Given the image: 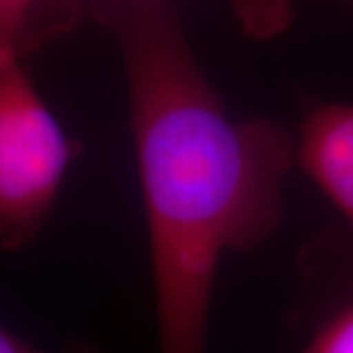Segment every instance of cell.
I'll return each instance as SVG.
<instances>
[{
	"label": "cell",
	"instance_id": "obj_1",
	"mask_svg": "<svg viewBox=\"0 0 353 353\" xmlns=\"http://www.w3.org/2000/svg\"><path fill=\"white\" fill-rule=\"evenodd\" d=\"M88 10L126 73L159 353H206L218 265L281 226L296 136L228 110L169 0H97Z\"/></svg>",
	"mask_w": 353,
	"mask_h": 353
},
{
	"label": "cell",
	"instance_id": "obj_2",
	"mask_svg": "<svg viewBox=\"0 0 353 353\" xmlns=\"http://www.w3.org/2000/svg\"><path fill=\"white\" fill-rule=\"evenodd\" d=\"M83 145L39 94L24 59L0 53V241L20 250L50 220Z\"/></svg>",
	"mask_w": 353,
	"mask_h": 353
},
{
	"label": "cell",
	"instance_id": "obj_3",
	"mask_svg": "<svg viewBox=\"0 0 353 353\" xmlns=\"http://www.w3.org/2000/svg\"><path fill=\"white\" fill-rule=\"evenodd\" d=\"M296 163L353 228V104L320 102L296 134Z\"/></svg>",
	"mask_w": 353,
	"mask_h": 353
},
{
	"label": "cell",
	"instance_id": "obj_4",
	"mask_svg": "<svg viewBox=\"0 0 353 353\" xmlns=\"http://www.w3.org/2000/svg\"><path fill=\"white\" fill-rule=\"evenodd\" d=\"M81 12L69 0H0V53L24 59L39 43L71 30Z\"/></svg>",
	"mask_w": 353,
	"mask_h": 353
},
{
	"label": "cell",
	"instance_id": "obj_5",
	"mask_svg": "<svg viewBox=\"0 0 353 353\" xmlns=\"http://www.w3.org/2000/svg\"><path fill=\"white\" fill-rule=\"evenodd\" d=\"M301 353H353V294L324 310L312 324Z\"/></svg>",
	"mask_w": 353,
	"mask_h": 353
},
{
	"label": "cell",
	"instance_id": "obj_6",
	"mask_svg": "<svg viewBox=\"0 0 353 353\" xmlns=\"http://www.w3.org/2000/svg\"><path fill=\"white\" fill-rule=\"evenodd\" d=\"M353 8V0H340ZM299 0H232L234 12L248 36L267 39L283 34L294 20Z\"/></svg>",
	"mask_w": 353,
	"mask_h": 353
},
{
	"label": "cell",
	"instance_id": "obj_7",
	"mask_svg": "<svg viewBox=\"0 0 353 353\" xmlns=\"http://www.w3.org/2000/svg\"><path fill=\"white\" fill-rule=\"evenodd\" d=\"M0 353H48L43 352L41 347L34 345L32 341L16 334L12 328H6L2 326L0 330ZM63 353H101L99 347L94 345H88V343H77L73 347L65 350Z\"/></svg>",
	"mask_w": 353,
	"mask_h": 353
},
{
	"label": "cell",
	"instance_id": "obj_8",
	"mask_svg": "<svg viewBox=\"0 0 353 353\" xmlns=\"http://www.w3.org/2000/svg\"><path fill=\"white\" fill-rule=\"evenodd\" d=\"M69 2H71V4H75L77 8H81V10H83V4H81V0H69ZM88 4H90V2H97V0H87Z\"/></svg>",
	"mask_w": 353,
	"mask_h": 353
}]
</instances>
